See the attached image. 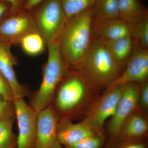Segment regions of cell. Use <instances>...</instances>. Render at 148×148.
Listing matches in <instances>:
<instances>
[{
  "mask_svg": "<svg viewBox=\"0 0 148 148\" xmlns=\"http://www.w3.org/2000/svg\"><path fill=\"white\" fill-rule=\"evenodd\" d=\"M92 8L67 21L59 40L61 58L67 70L78 71L92 40Z\"/></svg>",
  "mask_w": 148,
  "mask_h": 148,
  "instance_id": "cell-1",
  "label": "cell"
},
{
  "mask_svg": "<svg viewBox=\"0 0 148 148\" xmlns=\"http://www.w3.org/2000/svg\"><path fill=\"white\" fill-rule=\"evenodd\" d=\"M122 67L103 41L92 38L78 74L92 89L107 88L120 75Z\"/></svg>",
  "mask_w": 148,
  "mask_h": 148,
  "instance_id": "cell-2",
  "label": "cell"
},
{
  "mask_svg": "<svg viewBox=\"0 0 148 148\" xmlns=\"http://www.w3.org/2000/svg\"><path fill=\"white\" fill-rule=\"evenodd\" d=\"M47 46L48 57L44 68L42 82L31 106L36 112L50 105L57 86L67 71L59 50V40L51 43Z\"/></svg>",
  "mask_w": 148,
  "mask_h": 148,
  "instance_id": "cell-3",
  "label": "cell"
},
{
  "mask_svg": "<svg viewBox=\"0 0 148 148\" xmlns=\"http://www.w3.org/2000/svg\"><path fill=\"white\" fill-rule=\"evenodd\" d=\"M35 8L32 14L45 43L59 40L68 21L59 0H46Z\"/></svg>",
  "mask_w": 148,
  "mask_h": 148,
  "instance_id": "cell-4",
  "label": "cell"
},
{
  "mask_svg": "<svg viewBox=\"0 0 148 148\" xmlns=\"http://www.w3.org/2000/svg\"><path fill=\"white\" fill-rule=\"evenodd\" d=\"M121 93V86L106 90L92 103L83 121L96 132L104 133V124L107 119L113 116Z\"/></svg>",
  "mask_w": 148,
  "mask_h": 148,
  "instance_id": "cell-5",
  "label": "cell"
},
{
  "mask_svg": "<svg viewBox=\"0 0 148 148\" xmlns=\"http://www.w3.org/2000/svg\"><path fill=\"white\" fill-rule=\"evenodd\" d=\"M9 14L0 23V40L11 45L19 43L27 35L39 32L32 11L23 10Z\"/></svg>",
  "mask_w": 148,
  "mask_h": 148,
  "instance_id": "cell-6",
  "label": "cell"
},
{
  "mask_svg": "<svg viewBox=\"0 0 148 148\" xmlns=\"http://www.w3.org/2000/svg\"><path fill=\"white\" fill-rule=\"evenodd\" d=\"M88 88L90 87L79 74L69 77L57 91L55 100L56 108L64 113L77 108L85 101Z\"/></svg>",
  "mask_w": 148,
  "mask_h": 148,
  "instance_id": "cell-7",
  "label": "cell"
},
{
  "mask_svg": "<svg viewBox=\"0 0 148 148\" xmlns=\"http://www.w3.org/2000/svg\"><path fill=\"white\" fill-rule=\"evenodd\" d=\"M13 104L18 129L16 148H35L37 112L24 98L15 99Z\"/></svg>",
  "mask_w": 148,
  "mask_h": 148,
  "instance_id": "cell-8",
  "label": "cell"
},
{
  "mask_svg": "<svg viewBox=\"0 0 148 148\" xmlns=\"http://www.w3.org/2000/svg\"><path fill=\"white\" fill-rule=\"evenodd\" d=\"M122 93L113 116L108 125V131L110 138L118 135L120 128L125 120L139 106L140 88L136 83H128L121 85Z\"/></svg>",
  "mask_w": 148,
  "mask_h": 148,
  "instance_id": "cell-9",
  "label": "cell"
},
{
  "mask_svg": "<svg viewBox=\"0 0 148 148\" xmlns=\"http://www.w3.org/2000/svg\"><path fill=\"white\" fill-rule=\"evenodd\" d=\"M148 77V49L136 45L125 70L106 90L128 83L145 82Z\"/></svg>",
  "mask_w": 148,
  "mask_h": 148,
  "instance_id": "cell-10",
  "label": "cell"
},
{
  "mask_svg": "<svg viewBox=\"0 0 148 148\" xmlns=\"http://www.w3.org/2000/svg\"><path fill=\"white\" fill-rule=\"evenodd\" d=\"M37 112L35 148H49L56 140L58 124L57 114L50 105Z\"/></svg>",
  "mask_w": 148,
  "mask_h": 148,
  "instance_id": "cell-11",
  "label": "cell"
},
{
  "mask_svg": "<svg viewBox=\"0 0 148 148\" xmlns=\"http://www.w3.org/2000/svg\"><path fill=\"white\" fill-rule=\"evenodd\" d=\"M91 28L92 38L107 41L131 36L132 26L119 17L104 19L92 18Z\"/></svg>",
  "mask_w": 148,
  "mask_h": 148,
  "instance_id": "cell-12",
  "label": "cell"
},
{
  "mask_svg": "<svg viewBox=\"0 0 148 148\" xmlns=\"http://www.w3.org/2000/svg\"><path fill=\"white\" fill-rule=\"evenodd\" d=\"M11 45L0 40V73L10 85L15 100L24 98L27 92L24 86L18 82L14 69L17 62L12 53Z\"/></svg>",
  "mask_w": 148,
  "mask_h": 148,
  "instance_id": "cell-13",
  "label": "cell"
},
{
  "mask_svg": "<svg viewBox=\"0 0 148 148\" xmlns=\"http://www.w3.org/2000/svg\"><path fill=\"white\" fill-rule=\"evenodd\" d=\"M97 133L99 132H96L84 121L73 123L64 119L58 122L56 140L62 145L66 146Z\"/></svg>",
  "mask_w": 148,
  "mask_h": 148,
  "instance_id": "cell-14",
  "label": "cell"
},
{
  "mask_svg": "<svg viewBox=\"0 0 148 148\" xmlns=\"http://www.w3.org/2000/svg\"><path fill=\"white\" fill-rule=\"evenodd\" d=\"M137 109L122 123L117 136L136 140L143 139L147 135L148 130L147 121Z\"/></svg>",
  "mask_w": 148,
  "mask_h": 148,
  "instance_id": "cell-15",
  "label": "cell"
},
{
  "mask_svg": "<svg viewBox=\"0 0 148 148\" xmlns=\"http://www.w3.org/2000/svg\"><path fill=\"white\" fill-rule=\"evenodd\" d=\"M119 17L131 26L148 18V10L138 0H118Z\"/></svg>",
  "mask_w": 148,
  "mask_h": 148,
  "instance_id": "cell-16",
  "label": "cell"
},
{
  "mask_svg": "<svg viewBox=\"0 0 148 148\" xmlns=\"http://www.w3.org/2000/svg\"><path fill=\"white\" fill-rule=\"evenodd\" d=\"M103 41L115 60L122 67L124 66L133 49L134 42L131 36Z\"/></svg>",
  "mask_w": 148,
  "mask_h": 148,
  "instance_id": "cell-17",
  "label": "cell"
},
{
  "mask_svg": "<svg viewBox=\"0 0 148 148\" xmlns=\"http://www.w3.org/2000/svg\"><path fill=\"white\" fill-rule=\"evenodd\" d=\"M92 10L94 18H118V0H95Z\"/></svg>",
  "mask_w": 148,
  "mask_h": 148,
  "instance_id": "cell-18",
  "label": "cell"
},
{
  "mask_svg": "<svg viewBox=\"0 0 148 148\" xmlns=\"http://www.w3.org/2000/svg\"><path fill=\"white\" fill-rule=\"evenodd\" d=\"M19 43L24 52L31 56L38 55L42 52L46 44L39 32L27 35L21 39Z\"/></svg>",
  "mask_w": 148,
  "mask_h": 148,
  "instance_id": "cell-19",
  "label": "cell"
},
{
  "mask_svg": "<svg viewBox=\"0 0 148 148\" xmlns=\"http://www.w3.org/2000/svg\"><path fill=\"white\" fill-rule=\"evenodd\" d=\"M67 19L92 7L95 0H59Z\"/></svg>",
  "mask_w": 148,
  "mask_h": 148,
  "instance_id": "cell-20",
  "label": "cell"
},
{
  "mask_svg": "<svg viewBox=\"0 0 148 148\" xmlns=\"http://www.w3.org/2000/svg\"><path fill=\"white\" fill-rule=\"evenodd\" d=\"M13 116L0 120V148H10L16 143L12 132Z\"/></svg>",
  "mask_w": 148,
  "mask_h": 148,
  "instance_id": "cell-21",
  "label": "cell"
},
{
  "mask_svg": "<svg viewBox=\"0 0 148 148\" xmlns=\"http://www.w3.org/2000/svg\"><path fill=\"white\" fill-rule=\"evenodd\" d=\"M131 36L136 45L148 49V18L132 26Z\"/></svg>",
  "mask_w": 148,
  "mask_h": 148,
  "instance_id": "cell-22",
  "label": "cell"
},
{
  "mask_svg": "<svg viewBox=\"0 0 148 148\" xmlns=\"http://www.w3.org/2000/svg\"><path fill=\"white\" fill-rule=\"evenodd\" d=\"M105 142L103 133H97L74 144L65 146L66 148H102Z\"/></svg>",
  "mask_w": 148,
  "mask_h": 148,
  "instance_id": "cell-23",
  "label": "cell"
},
{
  "mask_svg": "<svg viewBox=\"0 0 148 148\" xmlns=\"http://www.w3.org/2000/svg\"><path fill=\"white\" fill-rule=\"evenodd\" d=\"M142 139L131 140L119 136L111 138L106 148H147Z\"/></svg>",
  "mask_w": 148,
  "mask_h": 148,
  "instance_id": "cell-24",
  "label": "cell"
},
{
  "mask_svg": "<svg viewBox=\"0 0 148 148\" xmlns=\"http://www.w3.org/2000/svg\"><path fill=\"white\" fill-rule=\"evenodd\" d=\"M0 97L6 101L13 102V92L8 81L0 73Z\"/></svg>",
  "mask_w": 148,
  "mask_h": 148,
  "instance_id": "cell-25",
  "label": "cell"
},
{
  "mask_svg": "<svg viewBox=\"0 0 148 148\" xmlns=\"http://www.w3.org/2000/svg\"><path fill=\"white\" fill-rule=\"evenodd\" d=\"M14 114L13 102L6 101L0 97V120L13 116Z\"/></svg>",
  "mask_w": 148,
  "mask_h": 148,
  "instance_id": "cell-26",
  "label": "cell"
},
{
  "mask_svg": "<svg viewBox=\"0 0 148 148\" xmlns=\"http://www.w3.org/2000/svg\"><path fill=\"white\" fill-rule=\"evenodd\" d=\"M26 0H1L8 3L9 5L8 14H12L24 10Z\"/></svg>",
  "mask_w": 148,
  "mask_h": 148,
  "instance_id": "cell-27",
  "label": "cell"
},
{
  "mask_svg": "<svg viewBox=\"0 0 148 148\" xmlns=\"http://www.w3.org/2000/svg\"><path fill=\"white\" fill-rule=\"evenodd\" d=\"M139 104L144 110L148 108V83L147 82H144L142 87L140 88L139 92Z\"/></svg>",
  "mask_w": 148,
  "mask_h": 148,
  "instance_id": "cell-28",
  "label": "cell"
},
{
  "mask_svg": "<svg viewBox=\"0 0 148 148\" xmlns=\"http://www.w3.org/2000/svg\"><path fill=\"white\" fill-rule=\"evenodd\" d=\"M46 0H26L24 10L32 11L37 6Z\"/></svg>",
  "mask_w": 148,
  "mask_h": 148,
  "instance_id": "cell-29",
  "label": "cell"
},
{
  "mask_svg": "<svg viewBox=\"0 0 148 148\" xmlns=\"http://www.w3.org/2000/svg\"><path fill=\"white\" fill-rule=\"evenodd\" d=\"M9 5L5 2L0 1V19L7 12H8Z\"/></svg>",
  "mask_w": 148,
  "mask_h": 148,
  "instance_id": "cell-30",
  "label": "cell"
},
{
  "mask_svg": "<svg viewBox=\"0 0 148 148\" xmlns=\"http://www.w3.org/2000/svg\"><path fill=\"white\" fill-rule=\"evenodd\" d=\"M49 148H64L62 147V145L58 143L57 140L54 141V143L52 144V145Z\"/></svg>",
  "mask_w": 148,
  "mask_h": 148,
  "instance_id": "cell-31",
  "label": "cell"
},
{
  "mask_svg": "<svg viewBox=\"0 0 148 148\" xmlns=\"http://www.w3.org/2000/svg\"><path fill=\"white\" fill-rule=\"evenodd\" d=\"M16 143H14L10 148H16Z\"/></svg>",
  "mask_w": 148,
  "mask_h": 148,
  "instance_id": "cell-32",
  "label": "cell"
}]
</instances>
